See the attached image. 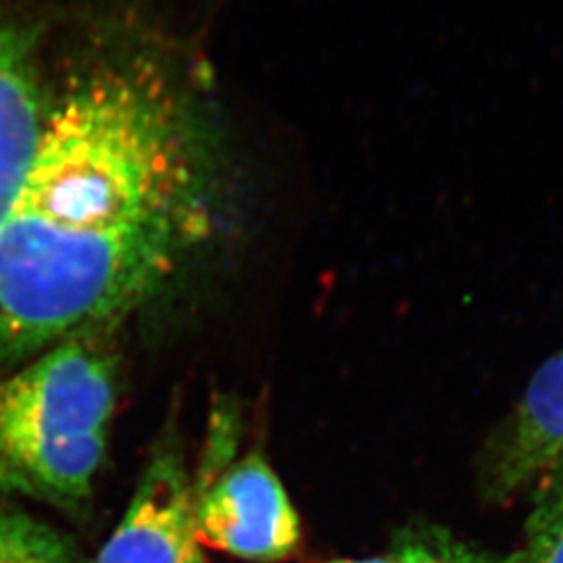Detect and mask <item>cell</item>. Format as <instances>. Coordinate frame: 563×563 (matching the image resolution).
<instances>
[{"mask_svg": "<svg viewBox=\"0 0 563 563\" xmlns=\"http://www.w3.org/2000/svg\"><path fill=\"white\" fill-rule=\"evenodd\" d=\"M209 222V151L181 90L142 63L90 76L46 118L0 220V374L121 322Z\"/></svg>", "mask_w": 563, "mask_h": 563, "instance_id": "cell-1", "label": "cell"}, {"mask_svg": "<svg viewBox=\"0 0 563 563\" xmlns=\"http://www.w3.org/2000/svg\"><path fill=\"white\" fill-rule=\"evenodd\" d=\"M115 401V357L95 334L0 374V490L63 507L86 501Z\"/></svg>", "mask_w": 563, "mask_h": 563, "instance_id": "cell-2", "label": "cell"}, {"mask_svg": "<svg viewBox=\"0 0 563 563\" xmlns=\"http://www.w3.org/2000/svg\"><path fill=\"white\" fill-rule=\"evenodd\" d=\"M192 522L201 547L249 562H282L301 544L299 514L260 455L230 465L207 488H195Z\"/></svg>", "mask_w": 563, "mask_h": 563, "instance_id": "cell-3", "label": "cell"}, {"mask_svg": "<svg viewBox=\"0 0 563 563\" xmlns=\"http://www.w3.org/2000/svg\"><path fill=\"white\" fill-rule=\"evenodd\" d=\"M195 486L180 451L163 446L142 472L95 563H207L192 522Z\"/></svg>", "mask_w": 563, "mask_h": 563, "instance_id": "cell-4", "label": "cell"}, {"mask_svg": "<svg viewBox=\"0 0 563 563\" xmlns=\"http://www.w3.org/2000/svg\"><path fill=\"white\" fill-rule=\"evenodd\" d=\"M563 457V349L526 384L484 455L483 488L507 501L532 488Z\"/></svg>", "mask_w": 563, "mask_h": 563, "instance_id": "cell-5", "label": "cell"}, {"mask_svg": "<svg viewBox=\"0 0 563 563\" xmlns=\"http://www.w3.org/2000/svg\"><path fill=\"white\" fill-rule=\"evenodd\" d=\"M44 125L30 53L0 7V220L34 162Z\"/></svg>", "mask_w": 563, "mask_h": 563, "instance_id": "cell-6", "label": "cell"}, {"mask_svg": "<svg viewBox=\"0 0 563 563\" xmlns=\"http://www.w3.org/2000/svg\"><path fill=\"white\" fill-rule=\"evenodd\" d=\"M0 563H84L78 549L53 526L0 507Z\"/></svg>", "mask_w": 563, "mask_h": 563, "instance_id": "cell-7", "label": "cell"}, {"mask_svg": "<svg viewBox=\"0 0 563 563\" xmlns=\"http://www.w3.org/2000/svg\"><path fill=\"white\" fill-rule=\"evenodd\" d=\"M532 488L522 563H563V457Z\"/></svg>", "mask_w": 563, "mask_h": 563, "instance_id": "cell-8", "label": "cell"}, {"mask_svg": "<svg viewBox=\"0 0 563 563\" xmlns=\"http://www.w3.org/2000/svg\"><path fill=\"white\" fill-rule=\"evenodd\" d=\"M393 563H522L520 549L511 553L488 551L453 537L444 528L422 526L402 532L390 553Z\"/></svg>", "mask_w": 563, "mask_h": 563, "instance_id": "cell-9", "label": "cell"}, {"mask_svg": "<svg viewBox=\"0 0 563 563\" xmlns=\"http://www.w3.org/2000/svg\"><path fill=\"white\" fill-rule=\"evenodd\" d=\"M325 563H393V560L388 555V558H367V560H334Z\"/></svg>", "mask_w": 563, "mask_h": 563, "instance_id": "cell-10", "label": "cell"}, {"mask_svg": "<svg viewBox=\"0 0 563 563\" xmlns=\"http://www.w3.org/2000/svg\"><path fill=\"white\" fill-rule=\"evenodd\" d=\"M207 563H209V562H207Z\"/></svg>", "mask_w": 563, "mask_h": 563, "instance_id": "cell-11", "label": "cell"}]
</instances>
